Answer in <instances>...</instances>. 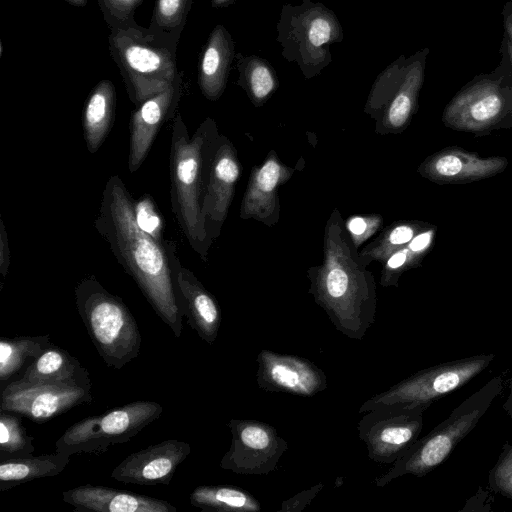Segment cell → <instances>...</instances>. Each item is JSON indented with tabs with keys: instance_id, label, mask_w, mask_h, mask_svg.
Listing matches in <instances>:
<instances>
[{
	"instance_id": "31",
	"label": "cell",
	"mask_w": 512,
	"mask_h": 512,
	"mask_svg": "<svg viewBox=\"0 0 512 512\" xmlns=\"http://www.w3.org/2000/svg\"><path fill=\"white\" fill-rule=\"evenodd\" d=\"M51 344L49 335L3 337L0 341L1 387L16 375L28 360L32 362Z\"/></svg>"
},
{
	"instance_id": "8",
	"label": "cell",
	"mask_w": 512,
	"mask_h": 512,
	"mask_svg": "<svg viewBox=\"0 0 512 512\" xmlns=\"http://www.w3.org/2000/svg\"><path fill=\"white\" fill-rule=\"evenodd\" d=\"M429 51L425 47L408 57L400 55L377 75L364 106L375 120L376 133H400L409 125L418 108Z\"/></svg>"
},
{
	"instance_id": "15",
	"label": "cell",
	"mask_w": 512,
	"mask_h": 512,
	"mask_svg": "<svg viewBox=\"0 0 512 512\" xmlns=\"http://www.w3.org/2000/svg\"><path fill=\"white\" fill-rule=\"evenodd\" d=\"M240 172L236 148L226 136L218 134L207 164L202 201L203 221L212 241L220 235Z\"/></svg>"
},
{
	"instance_id": "9",
	"label": "cell",
	"mask_w": 512,
	"mask_h": 512,
	"mask_svg": "<svg viewBox=\"0 0 512 512\" xmlns=\"http://www.w3.org/2000/svg\"><path fill=\"white\" fill-rule=\"evenodd\" d=\"M490 73L469 81L447 104L444 123L459 131H485L512 115V71L504 48Z\"/></svg>"
},
{
	"instance_id": "36",
	"label": "cell",
	"mask_w": 512,
	"mask_h": 512,
	"mask_svg": "<svg viewBox=\"0 0 512 512\" xmlns=\"http://www.w3.org/2000/svg\"><path fill=\"white\" fill-rule=\"evenodd\" d=\"M487 478L493 493L512 499V441L504 445Z\"/></svg>"
},
{
	"instance_id": "28",
	"label": "cell",
	"mask_w": 512,
	"mask_h": 512,
	"mask_svg": "<svg viewBox=\"0 0 512 512\" xmlns=\"http://www.w3.org/2000/svg\"><path fill=\"white\" fill-rule=\"evenodd\" d=\"M192 506L203 511L259 512L261 505L248 491L231 485H201L189 496Z\"/></svg>"
},
{
	"instance_id": "21",
	"label": "cell",
	"mask_w": 512,
	"mask_h": 512,
	"mask_svg": "<svg viewBox=\"0 0 512 512\" xmlns=\"http://www.w3.org/2000/svg\"><path fill=\"white\" fill-rule=\"evenodd\" d=\"M507 159L481 157L458 147H450L429 156L418 168L426 179L439 184H460L492 177L502 172Z\"/></svg>"
},
{
	"instance_id": "11",
	"label": "cell",
	"mask_w": 512,
	"mask_h": 512,
	"mask_svg": "<svg viewBox=\"0 0 512 512\" xmlns=\"http://www.w3.org/2000/svg\"><path fill=\"white\" fill-rule=\"evenodd\" d=\"M163 407L151 400H138L99 416H90L72 424L56 441V452L103 453L111 445L124 443L157 420Z\"/></svg>"
},
{
	"instance_id": "32",
	"label": "cell",
	"mask_w": 512,
	"mask_h": 512,
	"mask_svg": "<svg viewBox=\"0 0 512 512\" xmlns=\"http://www.w3.org/2000/svg\"><path fill=\"white\" fill-rule=\"evenodd\" d=\"M428 226L430 225L419 221L393 222L359 252V258L367 266L373 261L383 263Z\"/></svg>"
},
{
	"instance_id": "2",
	"label": "cell",
	"mask_w": 512,
	"mask_h": 512,
	"mask_svg": "<svg viewBox=\"0 0 512 512\" xmlns=\"http://www.w3.org/2000/svg\"><path fill=\"white\" fill-rule=\"evenodd\" d=\"M323 254L322 263L307 271L308 292L336 330L362 340L375 321L376 283L360 260L338 209L325 225Z\"/></svg>"
},
{
	"instance_id": "23",
	"label": "cell",
	"mask_w": 512,
	"mask_h": 512,
	"mask_svg": "<svg viewBox=\"0 0 512 512\" xmlns=\"http://www.w3.org/2000/svg\"><path fill=\"white\" fill-rule=\"evenodd\" d=\"M235 56L230 32L217 24L208 36L198 64V85L206 99L217 101L222 96Z\"/></svg>"
},
{
	"instance_id": "14",
	"label": "cell",
	"mask_w": 512,
	"mask_h": 512,
	"mask_svg": "<svg viewBox=\"0 0 512 512\" xmlns=\"http://www.w3.org/2000/svg\"><path fill=\"white\" fill-rule=\"evenodd\" d=\"M91 401L89 387L33 383L17 379L1 387L0 411L14 412L40 423Z\"/></svg>"
},
{
	"instance_id": "35",
	"label": "cell",
	"mask_w": 512,
	"mask_h": 512,
	"mask_svg": "<svg viewBox=\"0 0 512 512\" xmlns=\"http://www.w3.org/2000/svg\"><path fill=\"white\" fill-rule=\"evenodd\" d=\"M133 212L137 225L159 243L163 241V220L153 198L143 194L133 200Z\"/></svg>"
},
{
	"instance_id": "34",
	"label": "cell",
	"mask_w": 512,
	"mask_h": 512,
	"mask_svg": "<svg viewBox=\"0 0 512 512\" xmlns=\"http://www.w3.org/2000/svg\"><path fill=\"white\" fill-rule=\"evenodd\" d=\"M107 26L111 28L137 27L135 12L144 0H96Z\"/></svg>"
},
{
	"instance_id": "25",
	"label": "cell",
	"mask_w": 512,
	"mask_h": 512,
	"mask_svg": "<svg viewBox=\"0 0 512 512\" xmlns=\"http://www.w3.org/2000/svg\"><path fill=\"white\" fill-rule=\"evenodd\" d=\"M115 109V86L103 79L90 92L83 110V134L90 153H96L104 143L114 123Z\"/></svg>"
},
{
	"instance_id": "40",
	"label": "cell",
	"mask_w": 512,
	"mask_h": 512,
	"mask_svg": "<svg viewBox=\"0 0 512 512\" xmlns=\"http://www.w3.org/2000/svg\"><path fill=\"white\" fill-rule=\"evenodd\" d=\"M10 247L3 220L0 221V273L5 278L10 266Z\"/></svg>"
},
{
	"instance_id": "38",
	"label": "cell",
	"mask_w": 512,
	"mask_h": 512,
	"mask_svg": "<svg viewBox=\"0 0 512 512\" xmlns=\"http://www.w3.org/2000/svg\"><path fill=\"white\" fill-rule=\"evenodd\" d=\"M324 488L323 483L306 488L283 501L278 512H299L308 506L316 495Z\"/></svg>"
},
{
	"instance_id": "29",
	"label": "cell",
	"mask_w": 512,
	"mask_h": 512,
	"mask_svg": "<svg viewBox=\"0 0 512 512\" xmlns=\"http://www.w3.org/2000/svg\"><path fill=\"white\" fill-rule=\"evenodd\" d=\"M194 0H156L147 32L177 52L181 34Z\"/></svg>"
},
{
	"instance_id": "13",
	"label": "cell",
	"mask_w": 512,
	"mask_h": 512,
	"mask_svg": "<svg viewBox=\"0 0 512 512\" xmlns=\"http://www.w3.org/2000/svg\"><path fill=\"white\" fill-rule=\"evenodd\" d=\"M232 439L220 467L241 475H267L276 470L288 449L287 441L268 423L231 419L227 423Z\"/></svg>"
},
{
	"instance_id": "43",
	"label": "cell",
	"mask_w": 512,
	"mask_h": 512,
	"mask_svg": "<svg viewBox=\"0 0 512 512\" xmlns=\"http://www.w3.org/2000/svg\"><path fill=\"white\" fill-rule=\"evenodd\" d=\"M70 5L76 7H85L87 5L88 0H65Z\"/></svg>"
},
{
	"instance_id": "18",
	"label": "cell",
	"mask_w": 512,
	"mask_h": 512,
	"mask_svg": "<svg viewBox=\"0 0 512 512\" xmlns=\"http://www.w3.org/2000/svg\"><path fill=\"white\" fill-rule=\"evenodd\" d=\"M183 91L184 73L179 71L168 88L150 97L132 112L128 150V169L131 173L141 167L163 123L177 114Z\"/></svg>"
},
{
	"instance_id": "37",
	"label": "cell",
	"mask_w": 512,
	"mask_h": 512,
	"mask_svg": "<svg viewBox=\"0 0 512 512\" xmlns=\"http://www.w3.org/2000/svg\"><path fill=\"white\" fill-rule=\"evenodd\" d=\"M383 217L378 213L353 215L345 221L346 230L356 249L383 227Z\"/></svg>"
},
{
	"instance_id": "41",
	"label": "cell",
	"mask_w": 512,
	"mask_h": 512,
	"mask_svg": "<svg viewBox=\"0 0 512 512\" xmlns=\"http://www.w3.org/2000/svg\"><path fill=\"white\" fill-rule=\"evenodd\" d=\"M506 401L503 404V410L505 413L512 418V379L509 384V391Z\"/></svg>"
},
{
	"instance_id": "42",
	"label": "cell",
	"mask_w": 512,
	"mask_h": 512,
	"mask_svg": "<svg viewBox=\"0 0 512 512\" xmlns=\"http://www.w3.org/2000/svg\"><path fill=\"white\" fill-rule=\"evenodd\" d=\"M236 1L237 0H210V4L213 8L220 9L231 6Z\"/></svg>"
},
{
	"instance_id": "30",
	"label": "cell",
	"mask_w": 512,
	"mask_h": 512,
	"mask_svg": "<svg viewBox=\"0 0 512 512\" xmlns=\"http://www.w3.org/2000/svg\"><path fill=\"white\" fill-rule=\"evenodd\" d=\"M435 236V227L428 226L408 244L392 253L383 263L380 284L383 287H398L400 276L419 265L429 251Z\"/></svg>"
},
{
	"instance_id": "1",
	"label": "cell",
	"mask_w": 512,
	"mask_h": 512,
	"mask_svg": "<svg viewBox=\"0 0 512 512\" xmlns=\"http://www.w3.org/2000/svg\"><path fill=\"white\" fill-rule=\"evenodd\" d=\"M95 228L156 314L180 337L183 315L175 295L165 242H157L137 225L133 199L118 175L109 177L105 184Z\"/></svg>"
},
{
	"instance_id": "19",
	"label": "cell",
	"mask_w": 512,
	"mask_h": 512,
	"mask_svg": "<svg viewBox=\"0 0 512 512\" xmlns=\"http://www.w3.org/2000/svg\"><path fill=\"white\" fill-rule=\"evenodd\" d=\"M190 452L191 446L187 442L164 440L128 455L113 469L111 477L123 483L168 485Z\"/></svg>"
},
{
	"instance_id": "39",
	"label": "cell",
	"mask_w": 512,
	"mask_h": 512,
	"mask_svg": "<svg viewBox=\"0 0 512 512\" xmlns=\"http://www.w3.org/2000/svg\"><path fill=\"white\" fill-rule=\"evenodd\" d=\"M504 35L501 46L504 48L512 71V0L503 9Z\"/></svg>"
},
{
	"instance_id": "3",
	"label": "cell",
	"mask_w": 512,
	"mask_h": 512,
	"mask_svg": "<svg viewBox=\"0 0 512 512\" xmlns=\"http://www.w3.org/2000/svg\"><path fill=\"white\" fill-rule=\"evenodd\" d=\"M218 134L211 118H206L192 137L180 113L172 121L169 157L172 211L189 245L203 261L207 260L213 241L205 229L202 201L207 164Z\"/></svg>"
},
{
	"instance_id": "22",
	"label": "cell",
	"mask_w": 512,
	"mask_h": 512,
	"mask_svg": "<svg viewBox=\"0 0 512 512\" xmlns=\"http://www.w3.org/2000/svg\"><path fill=\"white\" fill-rule=\"evenodd\" d=\"M63 501L81 512H176L171 503L92 484L71 488L62 493Z\"/></svg>"
},
{
	"instance_id": "27",
	"label": "cell",
	"mask_w": 512,
	"mask_h": 512,
	"mask_svg": "<svg viewBox=\"0 0 512 512\" xmlns=\"http://www.w3.org/2000/svg\"><path fill=\"white\" fill-rule=\"evenodd\" d=\"M236 68L240 86L252 104L263 106L279 87V79L270 62L257 55H243L236 53Z\"/></svg>"
},
{
	"instance_id": "33",
	"label": "cell",
	"mask_w": 512,
	"mask_h": 512,
	"mask_svg": "<svg viewBox=\"0 0 512 512\" xmlns=\"http://www.w3.org/2000/svg\"><path fill=\"white\" fill-rule=\"evenodd\" d=\"M19 414L0 411V461L32 455L33 438L27 435Z\"/></svg>"
},
{
	"instance_id": "26",
	"label": "cell",
	"mask_w": 512,
	"mask_h": 512,
	"mask_svg": "<svg viewBox=\"0 0 512 512\" xmlns=\"http://www.w3.org/2000/svg\"><path fill=\"white\" fill-rule=\"evenodd\" d=\"M69 461L70 456L59 452L0 461V491L38 478L56 476Z\"/></svg>"
},
{
	"instance_id": "4",
	"label": "cell",
	"mask_w": 512,
	"mask_h": 512,
	"mask_svg": "<svg viewBox=\"0 0 512 512\" xmlns=\"http://www.w3.org/2000/svg\"><path fill=\"white\" fill-rule=\"evenodd\" d=\"M503 390V379L494 376L474 392L428 434L416 442L390 468L374 479L384 487L404 475L423 477L442 464L456 446L476 427Z\"/></svg>"
},
{
	"instance_id": "7",
	"label": "cell",
	"mask_w": 512,
	"mask_h": 512,
	"mask_svg": "<svg viewBox=\"0 0 512 512\" xmlns=\"http://www.w3.org/2000/svg\"><path fill=\"white\" fill-rule=\"evenodd\" d=\"M108 45L127 95L136 106L168 88L179 73L176 52L140 25L111 28Z\"/></svg>"
},
{
	"instance_id": "10",
	"label": "cell",
	"mask_w": 512,
	"mask_h": 512,
	"mask_svg": "<svg viewBox=\"0 0 512 512\" xmlns=\"http://www.w3.org/2000/svg\"><path fill=\"white\" fill-rule=\"evenodd\" d=\"M495 354H479L424 368L366 400L358 413L389 404L420 406L434 402L465 386L488 368Z\"/></svg>"
},
{
	"instance_id": "5",
	"label": "cell",
	"mask_w": 512,
	"mask_h": 512,
	"mask_svg": "<svg viewBox=\"0 0 512 512\" xmlns=\"http://www.w3.org/2000/svg\"><path fill=\"white\" fill-rule=\"evenodd\" d=\"M74 294L78 313L108 367L121 369L139 355L141 334L121 298L108 292L94 276L79 281Z\"/></svg>"
},
{
	"instance_id": "12",
	"label": "cell",
	"mask_w": 512,
	"mask_h": 512,
	"mask_svg": "<svg viewBox=\"0 0 512 512\" xmlns=\"http://www.w3.org/2000/svg\"><path fill=\"white\" fill-rule=\"evenodd\" d=\"M426 410L420 406L389 404L365 412L357 430L369 459L381 465L397 461L419 438Z\"/></svg>"
},
{
	"instance_id": "6",
	"label": "cell",
	"mask_w": 512,
	"mask_h": 512,
	"mask_svg": "<svg viewBox=\"0 0 512 512\" xmlns=\"http://www.w3.org/2000/svg\"><path fill=\"white\" fill-rule=\"evenodd\" d=\"M276 32L282 57L295 63L307 80L331 64L330 48L344 38L343 27L334 11L312 0L284 4Z\"/></svg>"
},
{
	"instance_id": "20",
	"label": "cell",
	"mask_w": 512,
	"mask_h": 512,
	"mask_svg": "<svg viewBox=\"0 0 512 512\" xmlns=\"http://www.w3.org/2000/svg\"><path fill=\"white\" fill-rule=\"evenodd\" d=\"M294 170L283 164L275 151H271L261 165L251 170L240 206V218L254 219L269 226L277 223L280 209L278 190L291 178Z\"/></svg>"
},
{
	"instance_id": "17",
	"label": "cell",
	"mask_w": 512,
	"mask_h": 512,
	"mask_svg": "<svg viewBox=\"0 0 512 512\" xmlns=\"http://www.w3.org/2000/svg\"><path fill=\"white\" fill-rule=\"evenodd\" d=\"M165 245L178 307L189 326L202 340L212 345L221 324L219 304L194 273L181 264L175 243L168 241Z\"/></svg>"
},
{
	"instance_id": "24",
	"label": "cell",
	"mask_w": 512,
	"mask_h": 512,
	"mask_svg": "<svg viewBox=\"0 0 512 512\" xmlns=\"http://www.w3.org/2000/svg\"><path fill=\"white\" fill-rule=\"evenodd\" d=\"M19 379L33 383L91 388L88 370L77 358L53 344L30 362Z\"/></svg>"
},
{
	"instance_id": "16",
	"label": "cell",
	"mask_w": 512,
	"mask_h": 512,
	"mask_svg": "<svg viewBox=\"0 0 512 512\" xmlns=\"http://www.w3.org/2000/svg\"><path fill=\"white\" fill-rule=\"evenodd\" d=\"M256 361L257 385L266 392L312 397L327 388L324 371L304 357L263 349Z\"/></svg>"
}]
</instances>
